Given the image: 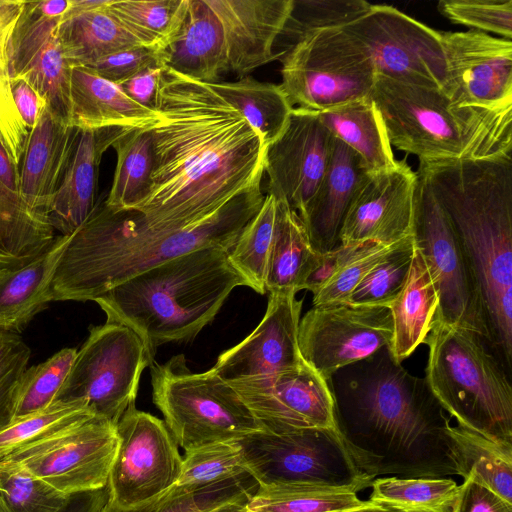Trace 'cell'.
Instances as JSON below:
<instances>
[{
	"label": "cell",
	"instance_id": "cell-1",
	"mask_svg": "<svg viewBox=\"0 0 512 512\" xmlns=\"http://www.w3.org/2000/svg\"><path fill=\"white\" fill-rule=\"evenodd\" d=\"M156 112L151 187L134 210L146 225H193L262 181L266 146L210 84L165 68Z\"/></svg>",
	"mask_w": 512,
	"mask_h": 512
},
{
	"label": "cell",
	"instance_id": "cell-2",
	"mask_svg": "<svg viewBox=\"0 0 512 512\" xmlns=\"http://www.w3.org/2000/svg\"><path fill=\"white\" fill-rule=\"evenodd\" d=\"M336 429L360 472L374 480L462 477L446 414L424 378L385 347L328 380Z\"/></svg>",
	"mask_w": 512,
	"mask_h": 512
},
{
	"label": "cell",
	"instance_id": "cell-3",
	"mask_svg": "<svg viewBox=\"0 0 512 512\" xmlns=\"http://www.w3.org/2000/svg\"><path fill=\"white\" fill-rule=\"evenodd\" d=\"M261 182L243 191L204 220L184 228H155L138 213L96 204L72 233L50 286L53 301L92 300L136 274L193 250H230L259 211Z\"/></svg>",
	"mask_w": 512,
	"mask_h": 512
},
{
	"label": "cell",
	"instance_id": "cell-4",
	"mask_svg": "<svg viewBox=\"0 0 512 512\" xmlns=\"http://www.w3.org/2000/svg\"><path fill=\"white\" fill-rule=\"evenodd\" d=\"M476 280L487 343L512 375V157L419 161Z\"/></svg>",
	"mask_w": 512,
	"mask_h": 512
},
{
	"label": "cell",
	"instance_id": "cell-5",
	"mask_svg": "<svg viewBox=\"0 0 512 512\" xmlns=\"http://www.w3.org/2000/svg\"><path fill=\"white\" fill-rule=\"evenodd\" d=\"M228 252L220 246L193 250L136 274L94 301L106 321L133 329L155 355L162 344L192 340L234 288L250 287Z\"/></svg>",
	"mask_w": 512,
	"mask_h": 512
},
{
	"label": "cell",
	"instance_id": "cell-6",
	"mask_svg": "<svg viewBox=\"0 0 512 512\" xmlns=\"http://www.w3.org/2000/svg\"><path fill=\"white\" fill-rule=\"evenodd\" d=\"M369 97L391 146L419 161L511 156L512 113L459 106L440 89L378 74Z\"/></svg>",
	"mask_w": 512,
	"mask_h": 512
},
{
	"label": "cell",
	"instance_id": "cell-7",
	"mask_svg": "<svg viewBox=\"0 0 512 512\" xmlns=\"http://www.w3.org/2000/svg\"><path fill=\"white\" fill-rule=\"evenodd\" d=\"M425 381L457 424L512 449L511 375L486 339L467 329L433 322Z\"/></svg>",
	"mask_w": 512,
	"mask_h": 512
},
{
	"label": "cell",
	"instance_id": "cell-8",
	"mask_svg": "<svg viewBox=\"0 0 512 512\" xmlns=\"http://www.w3.org/2000/svg\"><path fill=\"white\" fill-rule=\"evenodd\" d=\"M150 368L153 403L184 451L264 431L237 392L212 368L194 373L182 354Z\"/></svg>",
	"mask_w": 512,
	"mask_h": 512
},
{
	"label": "cell",
	"instance_id": "cell-9",
	"mask_svg": "<svg viewBox=\"0 0 512 512\" xmlns=\"http://www.w3.org/2000/svg\"><path fill=\"white\" fill-rule=\"evenodd\" d=\"M280 59L279 85L292 107L322 112L369 97L374 86L369 55L342 28L305 36Z\"/></svg>",
	"mask_w": 512,
	"mask_h": 512
},
{
	"label": "cell",
	"instance_id": "cell-10",
	"mask_svg": "<svg viewBox=\"0 0 512 512\" xmlns=\"http://www.w3.org/2000/svg\"><path fill=\"white\" fill-rule=\"evenodd\" d=\"M154 354L130 327L108 322L90 328L55 401H82L114 424L135 405L139 382Z\"/></svg>",
	"mask_w": 512,
	"mask_h": 512
},
{
	"label": "cell",
	"instance_id": "cell-11",
	"mask_svg": "<svg viewBox=\"0 0 512 512\" xmlns=\"http://www.w3.org/2000/svg\"><path fill=\"white\" fill-rule=\"evenodd\" d=\"M416 174L412 236L439 299L433 322L474 331L487 341L481 297L467 256L426 178Z\"/></svg>",
	"mask_w": 512,
	"mask_h": 512
},
{
	"label": "cell",
	"instance_id": "cell-12",
	"mask_svg": "<svg viewBox=\"0 0 512 512\" xmlns=\"http://www.w3.org/2000/svg\"><path fill=\"white\" fill-rule=\"evenodd\" d=\"M239 441L248 473L258 485L307 482L363 490L373 481L357 468L336 429L258 431Z\"/></svg>",
	"mask_w": 512,
	"mask_h": 512
},
{
	"label": "cell",
	"instance_id": "cell-13",
	"mask_svg": "<svg viewBox=\"0 0 512 512\" xmlns=\"http://www.w3.org/2000/svg\"><path fill=\"white\" fill-rule=\"evenodd\" d=\"M118 446L116 424L94 415L3 459L71 496L107 487Z\"/></svg>",
	"mask_w": 512,
	"mask_h": 512
},
{
	"label": "cell",
	"instance_id": "cell-14",
	"mask_svg": "<svg viewBox=\"0 0 512 512\" xmlns=\"http://www.w3.org/2000/svg\"><path fill=\"white\" fill-rule=\"evenodd\" d=\"M342 29L365 49L376 74L445 92L441 32L388 5H371Z\"/></svg>",
	"mask_w": 512,
	"mask_h": 512
},
{
	"label": "cell",
	"instance_id": "cell-15",
	"mask_svg": "<svg viewBox=\"0 0 512 512\" xmlns=\"http://www.w3.org/2000/svg\"><path fill=\"white\" fill-rule=\"evenodd\" d=\"M116 428L119 446L107 484L109 504L131 508L175 485L182 456L163 420L132 405Z\"/></svg>",
	"mask_w": 512,
	"mask_h": 512
},
{
	"label": "cell",
	"instance_id": "cell-16",
	"mask_svg": "<svg viewBox=\"0 0 512 512\" xmlns=\"http://www.w3.org/2000/svg\"><path fill=\"white\" fill-rule=\"evenodd\" d=\"M392 331L387 306L313 305L300 319L298 345L304 362L329 380L338 370L390 348Z\"/></svg>",
	"mask_w": 512,
	"mask_h": 512
},
{
	"label": "cell",
	"instance_id": "cell-17",
	"mask_svg": "<svg viewBox=\"0 0 512 512\" xmlns=\"http://www.w3.org/2000/svg\"><path fill=\"white\" fill-rule=\"evenodd\" d=\"M70 0L24 1L9 43V78L24 79L46 106L71 124L70 71L57 38V27Z\"/></svg>",
	"mask_w": 512,
	"mask_h": 512
},
{
	"label": "cell",
	"instance_id": "cell-18",
	"mask_svg": "<svg viewBox=\"0 0 512 512\" xmlns=\"http://www.w3.org/2000/svg\"><path fill=\"white\" fill-rule=\"evenodd\" d=\"M447 87L456 105L512 113V42L479 31L441 33Z\"/></svg>",
	"mask_w": 512,
	"mask_h": 512
},
{
	"label": "cell",
	"instance_id": "cell-19",
	"mask_svg": "<svg viewBox=\"0 0 512 512\" xmlns=\"http://www.w3.org/2000/svg\"><path fill=\"white\" fill-rule=\"evenodd\" d=\"M228 384L264 431L336 429L329 382L305 362L290 371Z\"/></svg>",
	"mask_w": 512,
	"mask_h": 512
},
{
	"label": "cell",
	"instance_id": "cell-20",
	"mask_svg": "<svg viewBox=\"0 0 512 512\" xmlns=\"http://www.w3.org/2000/svg\"><path fill=\"white\" fill-rule=\"evenodd\" d=\"M332 140L317 112L293 108L283 132L265 150L267 194L302 214L326 172Z\"/></svg>",
	"mask_w": 512,
	"mask_h": 512
},
{
	"label": "cell",
	"instance_id": "cell-21",
	"mask_svg": "<svg viewBox=\"0 0 512 512\" xmlns=\"http://www.w3.org/2000/svg\"><path fill=\"white\" fill-rule=\"evenodd\" d=\"M417 174L405 161L368 172L344 216L338 241L349 246L367 242L393 244L412 235Z\"/></svg>",
	"mask_w": 512,
	"mask_h": 512
},
{
	"label": "cell",
	"instance_id": "cell-22",
	"mask_svg": "<svg viewBox=\"0 0 512 512\" xmlns=\"http://www.w3.org/2000/svg\"><path fill=\"white\" fill-rule=\"evenodd\" d=\"M302 304L294 292L269 293L262 321L243 341L221 353L212 370L229 383L301 366L298 328Z\"/></svg>",
	"mask_w": 512,
	"mask_h": 512
},
{
	"label": "cell",
	"instance_id": "cell-23",
	"mask_svg": "<svg viewBox=\"0 0 512 512\" xmlns=\"http://www.w3.org/2000/svg\"><path fill=\"white\" fill-rule=\"evenodd\" d=\"M223 36L227 74L240 78L273 60V50L291 14L293 0H204Z\"/></svg>",
	"mask_w": 512,
	"mask_h": 512
},
{
	"label": "cell",
	"instance_id": "cell-24",
	"mask_svg": "<svg viewBox=\"0 0 512 512\" xmlns=\"http://www.w3.org/2000/svg\"><path fill=\"white\" fill-rule=\"evenodd\" d=\"M78 127L48 106L29 131L19 167V193L32 210L48 216L61 185Z\"/></svg>",
	"mask_w": 512,
	"mask_h": 512
},
{
	"label": "cell",
	"instance_id": "cell-25",
	"mask_svg": "<svg viewBox=\"0 0 512 512\" xmlns=\"http://www.w3.org/2000/svg\"><path fill=\"white\" fill-rule=\"evenodd\" d=\"M125 130L78 127L61 185L48 214L51 226L61 235L75 232L92 213L102 156Z\"/></svg>",
	"mask_w": 512,
	"mask_h": 512
},
{
	"label": "cell",
	"instance_id": "cell-26",
	"mask_svg": "<svg viewBox=\"0 0 512 512\" xmlns=\"http://www.w3.org/2000/svg\"><path fill=\"white\" fill-rule=\"evenodd\" d=\"M368 172L361 158L333 136L330 161L323 179L303 213L298 215L318 253L325 254L339 244L344 216Z\"/></svg>",
	"mask_w": 512,
	"mask_h": 512
},
{
	"label": "cell",
	"instance_id": "cell-27",
	"mask_svg": "<svg viewBox=\"0 0 512 512\" xmlns=\"http://www.w3.org/2000/svg\"><path fill=\"white\" fill-rule=\"evenodd\" d=\"M161 52L164 67L185 77L214 84L227 74L222 32L204 0H188L177 31Z\"/></svg>",
	"mask_w": 512,
	"mask_h": 512
},
{
	"label": "cell",
	"instance_id": "cell-28",
	"mask_svg": "<svg viewBox=\"0 0 512 512\" xmlns=\"http://www.w3.org/2000/svg\"><path fill=\"white\" fill-rule=\"evenodd\" d=\"M71 125L79 128L149 129L159 114L132 101L121 88L85 66L70 71Z\"/></svg>",
	"mask_w": 512,
	"mask_h": 512
},
{
	"label": "cell",
	"instance_id": "cell-29",
	"mask_svg": "<svg viewBox=\"0 0 512 512\" xmlns=\"http://www.w3.org/2000/svg\"><path fill=\"white\" fill-rule=\"evenodd\" d=\"M71 235L56 236L41 255L20 267L0 268V331H22L51 301V282Z\"/></svg>",
	"mask_w": 512,
	"mask_h": 512
},
{
	"label": "cell",
	"instance_id": "cell-30",
	"mask_svg": "<svg viewBox=\"0 0 512 512\" xmlns=\"http://www.w3.org/2000/svg\"><path fill=\"white\" fill-rule=\"evenodd\" d=\"M438 304L433 277L415 245L405 284L388 307L393 327L390 351L396 362L402 364L423 344L433 327Z\"/></svg>",
	"mask_w": 512,
	"mask_h": 512
},
{
	"label": "cell",
	"instance_id": "cell-31",
	"mask_svg": "<svg viewBox=\"0 0 512 512\" xmlns=\"http://www.w3.org/2000/svg\"><path fill=\"white\" fill-rule=\"evenodd\" d=\"M321 259L322 254L313 248L298 214L284 201L278 200L277 225L265 280L266 292L297 293L306 290Z\"/></svg>",
	"mask_w": 512,
	"mask_h": 512
},
{
	"label": "cell",
	"instance_id": "cell-32",
	"mask_svg": "<svg viewBox=\"0 0 512 512\" xmlns=\"http://www.w3.org/2000/svg\"><path fill=\"white\" fill-rule=\"evenodd\" d=\"M330 133L352 149L369 172L396 164L378 109L370 97L317 112Z\"/></svg>",
	"mask_w": 512,
	"mask_h": 512
},
{
	"label": "cell",
	"instance_id": "cell-33",
	"mask_svg": "<svg viewBox=\"0 0 512 512\" xmlns=\"http://www.w3.org/2000/svg\"><path fill=\"white\" fill-rule=\"evenodd\" d=\"M107 6L63 15L57 27V38L71 67L87 66L114 52L141 45Z\"/></svg>",
	"mask_w": 512,
	"mask_h": 512
},
{
	"label": "cell",
	"instance_id": "cell-34",
	"mask_svg": "<svg viewBox=\"0 0 512 512\" xmlns=\"http://www.w3.org/2000/svg\"><path fill=\"white\" fill-rule=\"evenodd\" d=\"M356 486L307 482L258 485L245 507L252 512H347L375 505L361 500Z\"/></svg>",
	"mask_w": 512,
	"mask_h": 512
},
{
	"label": "cell",
	"instance_id": "cell-35",
	"mask_svg": "<svg viewBox=\"0 0 512 512\" xmlns=\"http://www.w3.org/2000/svg\"><path fill=\"white\" fill-rule=\"evenodd\" d=\"M397 243L338 244L322 254L321 264L308 286L313 293V305L347 302L364 277Z\"/></svg>",
	"mask_w": 512,
	"mask_h": 512
},
{
	"label": "cell",
	"instance_id": "cell-36",
	"mask_svg": "<svg viewBox=\"0 0 512 512\" xmlns=\"http://www.w3.org/2000/svg\"><path fill=\"white\" fill-rule=\"evenodd\" d=\"M48 216L29 208L0 183V268L25 265L55 239Z\"/></svg>",
	"mask_w": 512,
	"mask_h": 512
},
{
	"label": "cell",
	"instance_id": "cell-37",
	"mask_svg": "<svg viewBox=\"0 0 512 512\" xmlns=\"http://www.w3.org/2000/svg\"><path fill=\"white\" fill-rule=\"evenodd\" d=\"M117 164L110 192L104 201L112 211L135 210L146 200L154 167L150 129L125 130L112 144Z\"/></svg>",
	"mask_w": 512,
	"mask_h": 512
},
{
	"label": "cell",
	"instance_id": "cell-38",
	"mask_svg": "<svg viewBox=\"0 0 512 512\" xmlns=\"http://www.w3.org/2000/svg\"><path fill=\"white\" fill-rule=\"evenodd\" d=\"M210 85L239 111L266 147L283 132L294 108L279 84L261 82L250 76Z\"/></svg>",
	"mask_w": 512,
	"mask_h": 512
},
{
	"label": "cell",
	"instance_id": "cell-39",
	"mask_svg": "<svg viewBox=\"0 0 512 512\" xmlns=\"http://www.w3.org/2000/svg\"><path fill=\"white\" fill-rule=\"evenodd\" d=\"M450 437L456 449L462 478L472 476L506 501L512 503V449L460 425H451Z\"/></svg>",
	"mask_w": 512,
	"mask_h": 512
},
{
	"label": "cell",
	"instance_id": "cell-40",
	"mask_svg": "<svg viewBox=\"0 0 512 512\" xmlns=\"http://www.w3.org/2000/svg\"><path fill=\"white\" fill-rule=\"evenodd\" d=\"M369 501L397 512H451L459 485L451 478H375Z\"/></svg>",
	"mask_w": 512,
	"mask_h": 512
},
{
	"label": "cell",
	"instance_id": "cell-41",
	"mask_svg": "<svg viewBox=\"0 0 512 512\" xmlns=\"http://www.w3.org/2000/svg\"><path fill=\"white\" fill-rule=\"evenodd\" d=\"M257 486L249 475L194 490L174 485L144 504L121 509L107 502L100 512H216L247 503Z\"/></svg>",
	"mask_w": 512,
	"mask_h": 512
},
{
	"label": "cell",
	"instance_id": "cell-42",
	"mask_svg": "<svg viewBox=\"0 0 512 512\" xmlns=\"http://www.w3.org/2000/svg\"><path fill=\"white\" fill-rule=\"evenodd\" d=\"M278 200L266 194L256 215L247 223L229 250V259L247 279L250 288L264 294L267 267L274 241Z\"/></svg>",
	"mask_w": 512,
	"mask_h": 512
},
{
	"label": "cell",
	"instance_id": "cell-43",
	"mask_svg": "<svg viewBox=\"0 0 512 512\" xmlns=\"http://www.w3.org/2000/svg\"><path fill=\"white\" fill-rule=\"evenodd\" d=\"M188 0H112L107 6L143 46L163 47L177 31Z\"/></svg>",
	"mask_w": 512,
	"mask_h": 512
},
{
	"label": "cell",
	"instance_id": "cell-44",
	"mask_svg": "<svg viewBox=\"0 0 512 512\" xmlns=\"http://www.w3.org/2000/svg\"><path fill=\"white\" fill-rule=\"evenodd\" d=\"M239 440L210 442L186 450L175 486L194 490L248 476Z\"/></svg>",
	"mask_w": 512,
	"mask_h": 512
},
{
	"label": "cell",
	"instance_id": "cell-45",
	"mask_svg": "<svg viewBox=\"0 0 512 512\" xmlns=\"http://www.w3.org/2000/svg\"><path fill=\"white\" fill-rule=\"evenodd\" d=\"M96 415L82 401H55L36 413L14 420L0 432V459Z\"/></svg>",
	"mask_w": 512,
	"mask_h": 512
},
{
	"label": "cell",
	"instance_id": "cell-46",
	"mask_svg": "<svg viewBox=\"0 0 512 512\" xmlns=\"http://www.w3.org/2000/svg\"><path fill=\"white\" fill-rule=\"evenodd\" d=\"M70 497L18 464L0 459V512H62Z\"/></svg>",
	"mask_w": 512,
	"mask_h": 512
},
{
	"label": "cell",
	"instance_id": "cell-47",
	"mask_svg": "<svg viewBox=\"0 0 512 512\" xmlns=\"http://www.w3.org/2000/svg\"><path fill=\"white\" fill-rule=\"evenodd\" d=\"M371 5L364 0H293L291 14L281 33L288 39L283 54L311 33L348 25L365 14Z\"/></svg>",
	"mask_w": 512,
	"mask_h": 512
},
{
	"label": "cell",
	"instance_id": "cell-48",
	"mask_svg": "<svg viewBox=\"0 0 512 512\" xmlns=\"http://www.w3.org/2000/svg\"><path fill=\"white\" fill-rule=\"evenodd\" d=\"M414 249L415 243L412 235L398 242L364 277L347 302L389 307L405 284Z\"/></svg>",
	"mask_w": 512,
	"mask_h": 512
},
{
	"label": "cell",
	"instance_id": "cell-49",
	"mask_svg": "<svg viewBox=\"0 0 512 512\" xmlns=\"http://www.w3.org/2000/svg\"><path fill=\"white\" fill-rule=\"evenodd\" d=\"M77 349L63 348L46 361L27 368L23 373L14 420L48 407L67 378Z\"/></svg>",
	"mask_w": 512,
	"mask_h": 512
},
{
	"label": "cell",
	"instance_id": "cell-50",
	"mask_svg": "<svg viewBox=\"0 0 512 512\" xmlns=\"http://www.w3.org/2000/svg\"><path fill=\"white\" fill-rule=\"evenodd\" d=\"M438 10L453 23L511 40L512 0H442Z\"/></svg>",
	"mask_w": 512,
	"mask_h": 512
},
{
	"label": "cell",
	"instance_id": "cell-51",
	"mask_svg": "<svg viewBox=\"0 0 512 512\" xmlns=\"http://www.w3.org/2000/svg\"><path fill=\"white\" fill-rule=\"evenodd\" d=\"M31 349L17 333L0 331V432L15 418L18 392Z\"/></svg>",
	"mask_w": 512,
	"mask_h": 512
},
{
	"label": "cell",
	"instance_id": "cell-52",
	"mask_svg": "<svg viewBox=\"0 0 512 512\" xmlns=\"http://www.w3.org/2000/svg\"><path fill=\"white\" fill-rule=\"evenodd\" d=\"M153 65H163L161 48L138 45L104 56L85 67L110 82L120 84Z\"/></svg>",
	"mask_w": 512,
	"mask_h": 512
},
{
	"label": "cell",
	"instance_id": "cell-53",
	"mask_svg": "<svg viewBox=\"0 0 512 512\" xmlns=\"http://www.w3.org/2000/svg\"><path fill=\"white\" fill-rule=\"evenodd\" d=\"M29 130L15 106L11 88L0 81V140L19 168Z\"/></svg>",
	"mask_w": 512,
	"mask_h": 512
},
{
	"label": "cell",
	"instance_id": "cell-54",
	"mask_svg": "<svg viewBox=\"0 0 512 512\" xmlns=\"http://www.w3.org/2000/svg\"><path fill=\"white\" fill-rule=\"evenodd\" d=\"M451 512H512V503L467 476L459 485Z\"/></svg>",
	"mask_w": 512,
	"mask_h": 512
},
{
	"label": "cell",
	"instance_id": "cell-55",
	"mask_svg": "<svg viewBox=\"0 0 512 512\" xmlns=\"http://www.w3.org/2000/svg\"><path fill=\"white\" fill-rule=\"evenodd\" d=\"M165 67L153 65L117 84L135 103L156 112Z\"/></svg>",
	"mask_w": 512,
	"mask_h": 512
},
{
	"label": "cell",
	"instance_id": "cell-56",
	"mask_svg": "<svg viewBox=\"0 0 512 512\" xmlns=\"http://www.w3.org/2000/svg\"><path fill=\"white\" fill-rule=\"evenodd\" d=\"M23 5L24 1L21 0H0V81L8 87L9 43Z\"/></svg>",
	"mask_w": 512,
	"mask_h": 512
},
{
	"label": "cell",
	"instance_id": "cell-57",
	"mask_svg": "<svg viewBox=\"0 0 512 512\" xmlns=\"http://www.w3.org/2000/svg\"><path fill=\"white\" fill-rule=\"evenodd\" d=\"M10 87L15 106L23 123L30 131L46 106V102L24 79L10 80Z\"/></svg>",
	"mask_w": 512,
	"mask_h": 512
},
{
	"label": "cell",
	"instance_id": "cell-58",
	"mask_svg": "<svg viewBox=\"0 0 512 512\" xmlns=\"http://www.w3.org/2000/svg\"><path fill=\"white\" fill-rule=\"evenodd\" d=\"M108 488L71 495L62 512H100L108 502Z\"/></svg>",
	"mask_w": 512,
	"mask_h": 512
},
{
	"label": "cell",
	"instance_id": "cell-59",
	"mask_svg": "<svg viewBox=\"0 0 512 512\" xmlns=\"http://www.w3.org/2000/svg\"><path fill=\"white\" fill-rule=\"evenodd\" d=\"M0 183L17 199L19 193V168L15 165L0 140Z\"/></svg>",
	"mask_w": 512,
	"mask_h": 512
},
{
	"label": "cell",
	"instance_id": "cell-60",
	"mask_svg": "<svg viewBox=\"0 0 512 512\" xmlns=\"http://www.w3.org/2000/svg\"><path fill=\"white\" fill-rule=\"evenodd\" d=\"M245 505H246V503L230 505V506L224 507L216 512H252V511H249L245 507Z\"/></svg>",
	"mask_w": 512,
	"mask_h": 512
},
{
	"label": "cell",
	"instance_id": "cell-61",
	"mask_svg": "<svg viewBox=\"0 0 512 512\" xmlns=\"http://www.w3.org/2000/svg\"><path fill=\"white\" fill-rule=\"evenodd\" d=\"M347 512H397V511H394L392 509L385 508V507L375 504L371 507H367V508H363V509H359V510L347 511Z\"/></svg>",
	"mask_w": 512,
	"mask_h": 512
}]
</instances>
